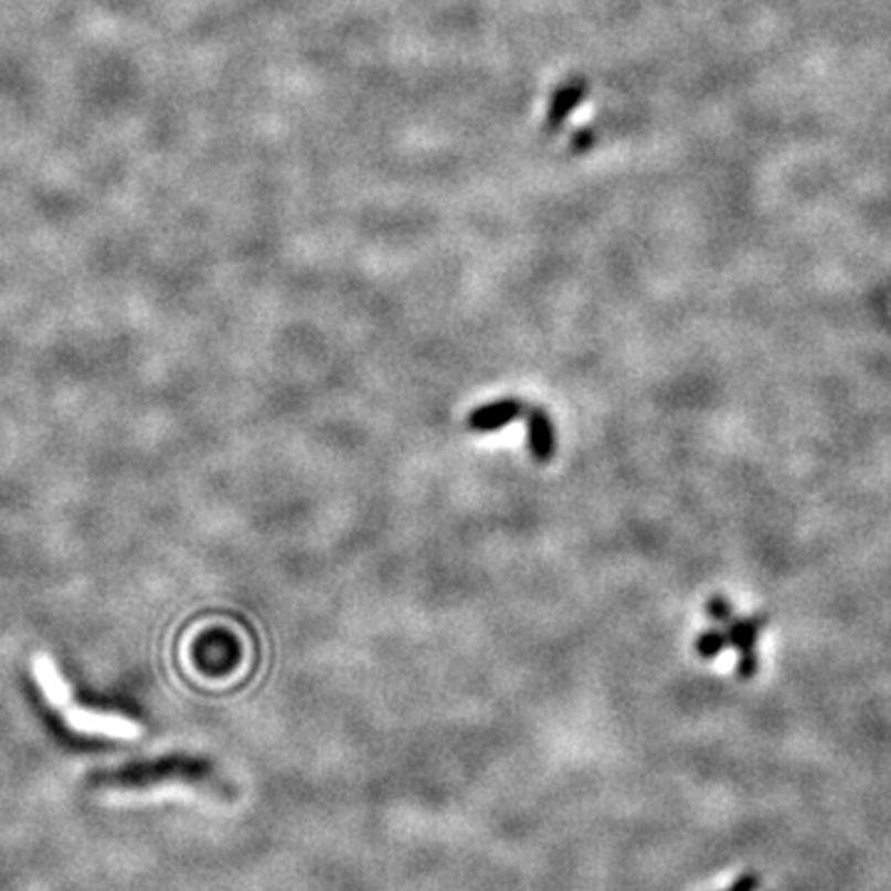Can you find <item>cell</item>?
Listing matches in <instances>:
<instances>
[{
    "mask_svg": "<svg viewBox=\"0 0 891 891\" xmlns=\"http://www.w3.org/2000/svg\"><path fill=\"white\" fill-rule=\"evenodd\" d=\"M33 676L40 689H43L45 699L50 701L55 711H60L70 729L87 735H105V739L117 741H137L141 735V725L135 723L127 715L119 713H102L85 709V706H75L73 691H70L63 673L57 671L55 661L47 654L38 651L33 657Z\"/></svg>",
    "mask_w": 891,
    "mask_h": 891,
    "instance_id": "obj_1",
    "label": "cell"
},
{
    "mask_svg": "<svg viewBox=\"0 0 891 891\" xmlns=\"http://www.w3.org/2000/svg\"><path fill=\"white\" fill-rule=\"evenodd\" d=\"M528 404L516 396H503L484 406H476L466 416V428L474 434H494L526 416Z\"/></svg>",
    "mask_w": 891,
    "mask_h": 891,
    "instance_id": "obj_2",
    "label": "cell"
},
{
    "mask_svg": "<svg viewBox=\"0 0 891 891\" xmlns=\"http://www.w3.org/2000/svg\"><path fill=\"white\" fill-rule=\"evenodd\" d=\"M526 426H528V450L535 464H550L558 450V432L552 416L542 406H528L526 412Z\"/></svg>",
    "mask_w": 891,
    "mask_h": 891,
    "instance_id": "obj_3",
    "label": "cell"
},
{
    "mask_svg": "<svg viewBox=\"0 0 891 891\" xmlns=\"http://www.w3.org/2000/svg\"><path fill=\"white\" fill-rule=\"evenodd\" d=\"M723 647H725V639L721 632H703L699 641H696V649H699L703 659H715L723 651Z\"/></svg>",
    "mask_w": 891,
    "mask_h": 891,
    "instance_id": "obj_4",
    "label": "cell"
},
{
    "mask_svg": "<svg viewBox=\"0 0 891 891\" xmlns=\"http://www.w3.org/2000/svg\"><path fill=\"white\" fill-rule=\"evenodd\" d=\"M709 617L719 619V622H729L731 619V609H729V604H725V600L713 597L709 602Z\"/></svg>",
    "mask_w": 891,
    "mask_h": 891,
    "instance_id": "obj_5",
    "label": "cell"
},
{
    "mask_svg": "<svg viewBox=\"0 0 891 891\" xmlns=\"http://www.w3.org/2000/svg\"><path fill=\"white\" fill-rule=\"evenodd\" d=\"M757 887H761V879H757L755 874H743L739 882H735L733 887H729L725 891H755Z\"/></svg>",
    "mask_w": 891,
    "mask_h": 891,
    "instance_id": "obj_6",
    "label": "cell"
}]
</instances>
